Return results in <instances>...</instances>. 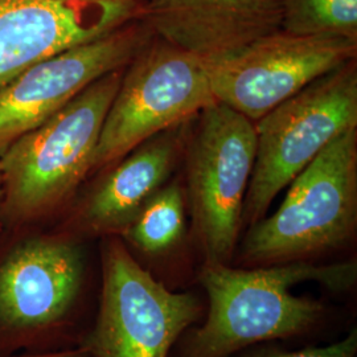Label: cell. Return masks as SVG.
I'll return each instance as SVG.
<instances>
[{
	"label": "cell",
	"instance_id": "15",
	"mask_svg": "<svg viewBox=\"0 0 357 357\" xmlns=\"http://www.w3.org/2000/svg\"><path fill=\"white\" fill-rule=\"evenodd\" d=\"M282 29L357 40V0H284Z\"/></svg>",
	"mask_w": 357,
	"mask_h": 357
},
{
	"label": "cell",
	"instance_id": "11",
	"mask_svg": "<svg viewBox=\"0 0 357 357\" xmlns=\"http://www.w3.org/2000/svg\"><path fill=\"white\" fill-rule=\"evenodd\" d=\"M146 0H0V88L28 66L144 17Z\"/></svg>",
	"mask_w": 357,
	"mask_h": 357
},
{
	"label": "cell",
	"instance_id": "7",
	"mask_svg": "<svg viewBox=\"0 0 357 357\" xmlns=\"http://www.w3.org/2000/svg\"><path fill=\"white\" fill-rule=\"evenodd\" d=\"M101 273L97 318L81 345L89 357H167L199 318L197 299L155 281L118 236L103 241Z\"/></svg>",
	"mask_w": 357,
	"mask_h": 357
},
{
	"label": "cell",
	"instance_id": "4",
	"mask_svg": "<svg viewBox=\"0 0 357 357\" xmlns=\"http://www.w3.org/2000/svg\"><path fill=\"white\" fill-rule=\"evenodd\" d=\"M289 185L281 206L250 225L241 246L246 264L302 261L352 237L357 221V128L336 137Z\"/></svg>",
	"mask_w": 357,
	"mask_h": 357
},
{
	"label": "cell",
	"instance_id": "6",
	"mask_svg": "<svg viewBox=\"0 0 357 357\" xmlns=\"http://www.w3.org/2000/svg\"><path fill=\"white\" fill-rule=\"evenodd\" d=\"M213 103L202 59L165 40L149 44L123 72L103 122L93 171L112 166Z\"/></svg>",
	"mask_w": 357,
	"mask_h": 357
},
{
	"label": "cell",
	"instance_id": "3",
	"mask_svg": "<svg viewBox=\"0 0 357 357\" xmlns=\"http://www.w3.org/2000/svg\"><path fill=\"white\" fill-rule=\"evenodd\" d=\"M13 231L0 246V355L60 351L86 286L84 249L64 233Z\"/></svg>",
	"mask_w": 357,
	"mask_h": 357
},
{
	"label": "cell",
	"instance_id": "17",
	"mask_svg": "<svg viewBox=\"0 0 357 357\" xmlns=\"http://www.w3.org/2000/svg\"><path fill=\"white\" fill-rule=\"evenodd\" d=\"M0 357H89V355L79 348H68L60 351L35 352V354H16V355H0Z\"/></svg>",
	"mask_w": 357,
	"mask_h": 357
},
{
	"label": "cell",
	"instance_id": "16",
	"mask_svg": "<svg viewBox=\"0 0 357 357\" xmlns=\"http://www.w3.org/2000/svg\"><path fill=\"white\" fill-rule=\"evenodd\" d=\"M357 352L356 330L351 332L345 339L317 348H306L295 352H274L257 357H355Z\"/></svg>",
	"mask_w": 357,
	"mask_h": 357
},
{
	"label": "cell",
	"instance_id": "18",
	"mask_svg": "<svg viewBox=\"0 0 357 357\" xmlns=\"http://www.w3.org/2000/svg\"><path fill=\"white\" fill-rule=\"evenodd\" d=\"M1 203H3V178H1V172H0V212H1ZM4 231V225L1 221V216H0V234Z\"/></svg>",
	"mask_w": 357,
	"mask_h": 357
},
{
	"label": "cell",
	"instance_id": "1",
	"mask_svg": "<svg viewBox=\"0 0 357 357\" xmlns=\"http://www.w3.org/2000/svg\"><path fill=\"white\" fill-rule=\"evenodd\" d=\"M356 262L312 265L305 261L233 268L208 262L200 282L209 298L204 326L192 339L188 357H227L257 342L290 337L319 321V302L294 296L296 283L317 281L343 291L356 281Z\"/></svg>",
	"mask_w": 357,
	"mask_h": 357
},
{
	"label": "cell",
	"instance_id": "13",
	"mask_svg": "<svg viewBox=\"0 0 357 357\" xmlns=\"http://www.w3.org/2000/svg\"><path fill=\"white\" fill-rule=\"evenodd\" d=\"M130 153L82 200L61 233L75 240L77 234L119 236L165 185L178 141L172 135L153 137Z\"/></svg>",
	"mask_w": 357,
	"mask_h": 357
},
{
	"label": "cell",
	"instance_id": "14",
	"mask_svg": "<svg viewBox=\"0 0 357 357\" xmlns=\"http://www.w3.org/2000/svg\"><path fill=\"white\" fill-rule=\"evenodd\" d=\"M184 231V195L171 184L156 192L119 236L146 255H160L178 245Z\"/></svg>",
	"mask_w": 357,
	"mask_h": 357
},
{
	"label": "cell",
	"instance_id": "2",
	"mask_svg": "<svg viewBox=\"0 0 357 357\" xmlns=\"http://www.w3.org/2000/svg\"><path fill=\"white\" fill-rule=\"evenodd\" d=\"M123 69L90 84L0 155L4 230L32 228L51 216L93 171L103 122Z\"/></svg>",
	"mask_w": 357,
	"mask_h": 357
},
{
	"label": "cell",
	"instance_id": "9",
	"mask_svg": "<svg viewBox=\"0 0 357 357\" xmlns=\"http://www.w3.org/2000/svg\"><path fill=\"white\" fill-rule=\"evenodd\" d=\"M357 40L283 29L205 63L215 101L253 123L311 82L356 60Z\"/></svg>",
	"mask_w": 357,
	"mask_h": 357
},
{
	"label": "cell",
	"instance_id": "5",
	"mask_svg": "<svg viewBox=\"0 0 357 357\" xmlns=\"http://www.w3.org/2000/svg\"><path fill=\"white\" fill-rule=\"evenodd\" d=\"M356 128V60L315 79L255 122V167L243 224L264 218L301 171L336 137Z\"/></svg>",
	"mask_w": 357,
	"mask_h": 357
},
{
	"label": "cell",
	"instance_id": "12",
	"mask_svg": "<svg viewBox=\"0 0 357 357\" xmlns=\"http://www.w3.org/2000/svg\"><path fill=\"white\" fill-rule=\"evenodd\" d=\"M284 0H150L144 19L166 43L205 63L282 29Z\"/></svg>",
	"mask_w": 357,
	"mask_h": 357
},
{
	"label": "cell",
	"instance_id": "10",
	"mask_svg": "<svg viewBox=\"0 0 357 357\" xmlns=\"http://www.w3.org/2000/svg\"><path fill=\"white\" fill-rule=\"evenodd\" d=\"M151 33L149 24L134 22L110 35L43 59L0 88V155L90 84L126 68L150 44Z\"/></svg>",
	"mask_w": 357,
	"mask_h": 357
},
{
	"label": "cell",
	"instance_id": "8",
	"mask_svg": "<svg viewBox=\"0 0 357 357\" xmlns=\"http://www.w3.org/2000/svg\"><path fill=\"white\" fill-rule=\"evenodd\" d=\"M255 159L252 121L221 103L202 112L187 169L195 230L208 262L227 264L234 252Z\"/></svg>",
	"mask_w": 357,
	"mask_h": 357
}]
</instances>
